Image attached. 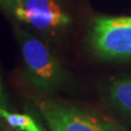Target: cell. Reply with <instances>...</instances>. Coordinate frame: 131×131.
<instances>
[{"mask_svg":"<svg viewBox=\"0 0 131 131\" xmlns=\"http://www.w3.org/2000/svg\"><path fill=\"white\" fill-rule=\"evenodd\" d=\"M0 129H1V131H15V130H13L12 128H10L9 126H5V125H2L1 127H0Z\"/></svg>","mask_w":131,"mask_h":131,"instance_id":"9","label":"cell"},{"mask_svg":"<svg viewBox=\"0 0 131 131\" xmlns=\"http://www.w3.org/2000/svg\"><path fill=\"white\" fill-rule=\"evenodd\" d=\"M7 105V100H6V95H5V89L2 85V81L0 78V108H6Z\"/></svg>","mask_w":131,"mask_h":131,"instance_id":"8","label":"cell"},{"mask_svg":"<svg viewBox=\"0 0 131 131\" xmlns=\"http://www.w3.org/2000/svg\"><path fill=\"white\" fill-rule=\"evenodd\" d=\"M12 15L46 35H56L72 23V18L59 0H18Z\"/></svg>","mask_w":131,"mask_h":131,"instance_id":"4","label":"cell"},{"mask_svg":"<svg viewBox=\"0 0 131 131\" xmlns=\"http://www.w3.org/2000/svg\"><path fill=\"white\" fill-rule=\"evenodd\" d=\"M39 131H47V130H46V128H45V127L42 126V127H40V129H39Z\"/></svg>","mask_w":131,"mask_h":131,"instance_id":"10","label":"cell"},{"mask_svg":"<svg viewBox=\"0 0 131 131\" xmlns=\"http://www.w3.org/2000/svg\"><path fill=\"white\" fill-rule=\"evenodd\" d=\"M16 1H18V0H0V7H1L3 10H6L7 12H10L11 13Z\"/></svg>","mask_w":131,"mask_h":131,"instance_id":"7","label":"cell"},{"mask_svg":"<svg viewBox=\"0 0 131 131\" xmlns=\"http://www.w3.org/2000/svg\"><path fill=\"white\" fill-rule=\"evenodd\" d=\"M24 72L34 88L51 94L67 86L70 74L42 39L22 27L15 28Z\"/></svg>","mask_w":131,"mask_h":131,"instance_id":"1","label":"cell"},{"mask_svg":"<svg viewBox=\"0 0 131 131\" xmlns=\"http://www.w3.org/2000/svg\"><path fill=\"white\" fill-rule=\"evenodd\" d=\"M34 104L50 131H124L114 120L77 106L39 97Z\"/></svg>","mask_w":131,"mask_h":131,"instance_id":"3","label":"cell"},{"mask_svg":"<svg viewBox=\"0 0 131 131\" xmlns=\"http://www.w3.org/2000/svg\"><path fill=\"white\" fill-rule=\"evenodd\" d=\"M0 119L15 131H39L42 127L30 114L11 113L6 108H0Z\"/></svg>","mask_w":131,"mask_h":131,"instance_id":"6","label":"cell"},{"mask_svg":"<svg viewBox=\"0 0 131 131\" xmlns=\"http://www.w3.org/2000/svg\"><path fill=\"white\" fill-rule=\"evenodd\" d=\"M105 96L114 109L131 118V75L113 79L106 86Z\"/></svg>","mask_w":131,"mask_h":131,"instance_id":"5","label":"cell"},{"mask_svg":"<svg viewBox=\"0 0 131 131\" xmlns=\"http://www.w3.org/2000/svg\"><path fill=\"white\" fill-rule=\"evenodd\" d=\"M86 42L91 52L98 59L131 60V16H94Z\"/></svg>","mask_w":131,"mask_h":131,"instance_id":"2","label":"cell"}]
</instances>
